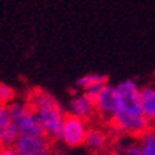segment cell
<instances>
[{
    "instance_id": "cell-9",
    "label": "cell",
    "mask_w": 155,
    "mask_h": 155,
    "mask_svg": "<svg viewBox=\"0 0 155 155\" xmlns=\"http://www.w3.org/2000/svg\"><path fill=\"white\" fill-rule=\"evenodd\" d=\"M18 132L13 125L8 108L0 105V145L2 147H11L18 139Z\"/></svg>"
},
{
    "instance_id": "cell-17",
    "label": "cell",
    "mask_w": 155,
    "mask_h": 155,
    "mask_svg": "<svg viewBox=\"0 0 155 155\" xmlns=\"http://www.w3.org/2000/svg\"><path fill=\"white\" fill-rule=\"evenodd\" d=\"M104 155H119V154H118L115 150H111V151H108L107 154H104Z\"/></svg>"
},
{
    "instance_id": "cell-10",
    "label": "cell",
    "mask_w": 155,
    "mask_h": 155,
    "mask_svg": "<svg viewBox=\"0 0 155 155\" xmlns=\"http://www.w3.org/2000/svg\"><path fill=\"white\" fill-rule=\"evenodd\" d=\"M140 105L145 120L155 134V90L151 87H143L140 90Z\"/></svg>"
},
{
    "instance_id": "cell-11",
    "label": "cell",
    "mask_w": 155,
    "mask_h": 155,
    "mask_svg": "<svg viewBox=\"0 0 155 155\" xmlns=\"http://www.w3.org/2000/svg\"><path fill=\"white\" fill-rule=\"evenodd\" d=\"M28 105L32 108L33 111L42 110V108H48V107H55L60 105L54 96L45 90H35L28 100Z\"/></svg>"
},
{
    "instance_id": "cell-12",
    "label": "cell",
    "mask_w": 155,
    "mask_h": 155,
    "mask_svg": "<svg viewBox=\"0 0 155 155\" xmlns=\"http://www.w3.org/2000/svg\"><path fill=\"white\" fill-rule=\"evenodd\" d=\"M76 84L82 90H86V89H90L94 86H107L108 84V76L100 74H87L79 78Z\"/></svg>"
},
{
    "instance_id": "cell-7",
    "label": "cell",
    "mask_w": 155,
    "mask_h": 155,
    "mask_svg": "<svg viewBox=\"0 0 155 155\" xmlns=\"http://www.w3.org/2000/svg\"><path fill=\"white\" fill-rule=\"evenodd\" d=\"M94 105H96L97 115H100L103 119L110 122L112 116L119 110V98H118L115 87L107 84L103 89V91L98 94L97 100L94 101Z\"/></svg>"
},
{
    "instance_id": "cell-14",
    "label": "cell",
    "mask_w": 155,
    "mask_h": 155,
    "mask_svg": "<svg viewBox=\"0 0 155 155\" xmlns=\"http://www.w3.org/2000/svg\"><path fill=\"white\" fill-rule=\"evenodd\" d=\"M115 151L119 155H141V145L137 143H130V144H118L115 145Z\"/></svg>"
},
{
    "instance_id": "cell-3",
    "label": "cell",
    "mask_w": 155,
    "mask_h": 155,
    "mask_svg": "<svg viewBox=\"0 0 155 155\" xmlns=\"http://www.w3.org/2000/svg\"><path fill=\"white\" fill-rule=\"evenodd\" d=\"M38 115V119L42 125V129L45 132V136L47 139H60L61 127L64 122L65 114L62 111L61 105L48 107L42 110L35 111Z\"/></svg>"
},
{
    "instance_id": "cell-16",
    "label": "cell",
    "mask_w": 155,
    "mask_h": 155,
    "mask_svg": "<svg viewBox=\"0 0 155 155\" xmlns=\"http://www.w3.org/2000/svg\"><path fill=\"white\" fill-rule=\"evenodd\" d=\"M0 155H19L14 147H0Z\"/></svg>"
},
{
    "instance_id": "cell-8",
    "label": "cell",
    "mask_w": 155,
    "mask_h": 155,
    "mask_svg": "<svg viewBox=\"0 0 155 155\" xmlns=\"http://www.w3.org/2000/svg\"><path fill=\"white\" fill-rule=\"evenodd\" d=\"M68 110L71 115H75L78 118H81L83 120H89L91 119L94 115H96V105L87 96L82 94H75L69 100V104H68Z\"/></svg>"
},
{
    "instance_id": "cell-15",
    "label": "cell",
    "mask_w": 155,
    "mask_h": 155,
    "mask_svg": "<svg viewBox=\"0 0 155 155\" xmlns=\"http://www.w3.org/2000/svg\"><path fill=\"white\" fill-rule=\"evenodd\" d=\"M141 155H155V134L145 137L141 141Z\"/></svg>"
},
{
    "instance_id": "cell-2",
    "label": "cell",
    "mask_w": 155,
    "mask_h": 155,
    "mask_svg": "<svg viewBox=\"0 0 155 155\" xmlns=\"http://www.w3.org/2000/svg\"><path fill=\"white\" fill-rule=\"evenodd\" d=\"M87 122L71 114H65L60 139L68 147H79L84 144L87 134Z\"/></svg>"
},
{
    "instance_id": "cell-6",
    "label": "cell",
    "mask_w": 155,
    "mask_h": 155,
    "mask_svg": "<svg viewBox=\"0 0 155 155\" xmlns=\"http://www.w3.org/2000/svg\"><path fill=\"white\" fill-rule=\"evenodd\" d=\"M112 134L118 136L116 133H114L112 130L111 132H107V130L101 129V127H89L86 134V140H84V147L90 152L93 154H107L110 150V145L114 144L112 143ZM119 137V136H118ZM120 139V137H119ZM115 145V144H114Z\"/></svg>"
},
{
    "instance_id": "cell-5",
    "label": "cell",
    "mask_w": 155,
    "mask_h": 155,
    "mask_svg": "<svg viewBox=\"0 0 155 155\" xmlns=\"http://www.w3.org/2000/svg\"><path fill=\"white\" fill-rule=\"evenodd\" d=\"M115 89L119 98V108L136 115H143L141 105H140V90L137 89L134 82L125 81L118 84Z\"/></svg>"
},
{
    "instance_id": "cell-18",
    "label": "cell",
    "mask_w": 155,
    "mask_h": 155,
    "mask_svg": "<svg viewBox=\"0 0 155 155\" xmlns=\"http://www.w3.org/2000/svg\"><path fill=\"white\" fill-rule=\"evenodd\" d=\"M152 84H154V87H155V75H154V81H152ZM155 90V89H154Z\"/></svg>"
},
{
    "instance_id": "cell-13",
    "label": "cell",
    "mask_w": 155,
    "mask_h": 155,
    "mask_svg": "<svg viewBox=\"0 0 155 155\" xmlns=\"http://www.w3.org/2000/svg\"><path fill=\"white\" fill-rule=\"evenodd\" d=\"M15 101V90L10 84L0 82V105L8 107Z\"/></svg>"
},
{
    "instance_id": "cell-1",
    "label": "cell",
    "mask_w": 155,
    "mask_h": 155,
    "mask_svg": "<svg viewBox=\"0 0 155 155\" xmlns=\"http://www.w3.org/2000/svg\"><path fill=\"white\" fill-rule=\"evenodd\" d=\"M7 108H8L13 125L18 132V136H45L38 115L28 105V103L14 101Z\"/></svg>"
},
{
    "instance_id": "cell-4",
    "label": "cell",
    "mask_w": 155,
    "mask_h": 155,
    "mask_svg": "<svg viewBox=\"0 0 155 155\" xmlns=\"http://www.w3.org/2000/svg\"><path fill=\"white\" fill-rule=\"evenodd\" d=\"M13 147L19 155H54L51 141L46 136H19Z\"/></svg>"
}]
</instances>
